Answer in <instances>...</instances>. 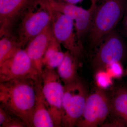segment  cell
<instances>
[{"instance_id": "obj_1", "label": "cell", "mask_w": 127, "mask_h": 127, "mask_svg": "<svg viewBox=\"0 0 127 127\" xmlns=\"http://www.w3.org/2000/svg\"><path fill=\"white\" fill-rule=\"evenodd\" d=\"M36 81L31 79H16L0 83V106L20 118L27 127H32Z\"/></svg>"}, {"instance_id": "obj_2", "label": "cell", "mask_w": 127, "mask_h": 127, "mask_svg": "<svg viewBox=\"0 0 127 127\" xmlns=\"http://www.w3.org/2000/svg\"><path fill=\"white\" fill-rule=\"evenodd\" d=\"M126 0H103L98 5L90 31L92 47L96 48L107 34L114 31L123 17Z\"/></svg>"}, {"instance_id": "obj_3", "label": "cell", "mask_w": 127, "mask_h": 127, "mask_svg": "<svg viewBox=\"0 0 127 127\" xmlns=\"http://www.w3.org/2000/svg\"><path fill=\"white\" fill-rule=\"evenodd\" d=\"M52 20L51 8L40 0H35L22 17L17 29L15 36L21 47L50 26Z\"/></svg>"}, {"instance_id": "obj_4", "label": "cell", "mask_w": 127, "mask_h": 127, "mask_svg": "<svg viewBox=\"0 0 127 127\" xmlns=\"http://www.w3.org/2000/svg\"><path fill=\"white\" fill-rule=\"evenodd\" d=\"M88 96L86 87L79 79L64 85L62 127L77 126L82 116Z\"/></svg>"}, {"instance_id": "obj_5", "label": "cell", "mask_w": 127, "mask_h": 127, "mask_svg": "<svg viewBox=\"0 0 127 127\" xmlns=\"http://www.w3.org/2000/svg\"><path fill=\"white\" fill-rule=\"evenodd\" d=\"M41 77L42 93L55 127H62L64 85L55 69L44 67Z\"/></svg>"}, {"instance_id": "obj_6", "label": "cell", "mask_w": 127, "mask_h": 127, "mask_svg": "<svg viewBox=\"0 0 127 127\" xmlns=\"http://www.w3.org/2000/svg\"><path fill=\"white\" fill-rule=\"evenodd\" d=\"M51 9V27L53 36L61 45L78 60L82 56L83 47L74 32V21L67 16Z\"/></svg>"}, {"instance_id": "obj_7", "label": "cell", "mask_w": 127, "mask_h": 127, "mask_svg": "<svg viewBox=\"0 0 127 127\" xmlns=\"http://www.w3.org/2000/svg\"><path fill=\"white\" fill-rule=\"evenodd\" d=\"M25 49L20 48L11 58L0 65V83L16 79L41 78Z\"/></svg>"}, {"instance_id": "obj_8", "label": "cell", "mask_w": 127, "mask_h": 127, "mask_svg": "<svg viewBox=\"0 0 127 127\" xmlns=\"http://www.w3.org/2000/svg\"><path fill=\"white\" fill-rule=\"evenodd\" d=\"M111 111L110 100L98 89L88 97L83 114L77 127H96L102 124Z\"/></svg>"}, {"instance_id": "obj_9", "label": "cell", "mask_w": 127, "mask_h": 127, "mask_svg": "<svg viewBox=\"0 0 127 127\" xmlns=\"http://www.w3.org/2000/svg\"><path fill=\"white\" fill-rule=\"evenodd\" d=\"M96 48L92 64L97 71L103 70L112 63L120 62L125 56L124 43L114 30L104 37Z\"/></svg>"}, {"instance_id": "obj_10", "label": "cell", "mask_w": 127, "mask_h": 127, "mask_svg": "<svg viewBox=\"0 0 127 127\" xmlns=\"http://www.w3.org/2000/svg\"><path fill=\"white\" fill-rule=\"evenodd\" d=\"M35 0H0V36L13 34L16 24Z\"/></svg>"}, {"instance_id": "obj_11", "label": "cell", "mask_w": 127, "mask_h": 127, "mask_svg": "<svg viewBox=\"0 0 127 127\" xmlns=\"http://www.w3.org/2000/svg\"><path fill=\"white\" fill-rule=\"evenodd\" d=\"M53 36L51 25L30 41L25 49L40 77L44 68L43 57Z\"/></svg>"}, {"instance_id": "obj_12", "label": "cell", "mask_w": 127, "mask_h": 127, "mask_svg": "<svg viewBox=\"0 0 127 127\" xmlns=\"http://www.w3.org/2000/svg\"><path fill=\"white\" fill-rule=\"evenodd\" d=\"M35 83L36 100L32 118V127H55L42 93L41 77Z\"/></svg>"}, {"instance_id": "obj_13", "label": "cell", "mask_w": 127, "mask_h": 127, "mask_svg": "<svg viewBox=\"0 0 127 127\" xmlns=\"http://www.w3.org/2000/svg\"><path fill=\"white\" fill-rule=\"evenodd\" d=\"M110 112L120 127H127V89L120 88L110 100Z\"/></svg>"}, {"instance_id": "obj_14", "label": "cell", "mask_w": 127, "mask_h": 127, "mask_svg": "<svg viewBox=\"0 0 127 127\" xmlns=\"http://www.w3.org/2000/svg\"><path fill=\"white\" fill-rule=\"evenodd\" d=\"M78 60L68 51L65 52L63 61L57 67V73L64 84H70L78 79L77 69Z\"/></svg>"}, {"instance_id": "obj_15", "label": "cell", "mask_w": 127, "mask_h": 127, "mask_svg": "<svg viewBox=\"0 0 127 127\" xmlns=\"http://www.w3.org/2000/svg\"><path fill=\"white\" fill-rule=\"evenodd\" d=\"M91 6L85 9L79 19L74 22L75 32L79 42L82 45L83 39L91 29L98 2L100 0H91Z\"/></svg>"}, {"instance_id": "obj_16", "label": "cell", "mask_w": 127, "mask_h": 127, "mask_svg": "<svg viewBox=\"0 0 127 127\" xmlns=\"http://www.w3.org/2000/svg\"><path fill=\"white\" fill-rule=\"evenodd\" d=\"M64 56L65 52L62 51L61 44L53 35L43 57V66L50 69L57 68L63 61Z\"/></svg>"}, {"instance_id": "obj_17", "label": "cell", "mask_w": 127, "mask_h": 127, "mask_svg": "<svg viewBox=\"0 0 127 127\" xmlns=\"http://www.w3.org/2000/svg\"><path fill=\"white\" fill-rule=\"evenodd\" d=\"M22 48L13 34L5 35L0 40V65L11 58Z\"/></svg>"}, {"instance_id": "obj_18", "label": "cell", "mask_w": 127, "mask_h": 127, "mask_svg": "<svg viewBox=\"0 0 127 127\" xmlns=\"http://www.w3.org/2000/svg\"><path fill=\"white\" fill-rule=\"evenodd\" d=\"M111 76L106 71L103 70L97 71L95 76V79L98 86L101 88L106 89L109 87L112 83Z\"/></svg>"}, {"instance_id": "obj_19", "label": "cell", "mask_w": 127, "mask_h": 127, "mask_svg": "<svg viewBox=\"0 0 127 127\" xmlns=\"http://www.w3.org/2000/svg\"><path fill=\"white\" fill-rule=\"evenodd\" d=\"M106 68L107 72L112 78H120L123 75V68L120 62L111 63L108 65Z\"/></svg>"}, {"instance_id": "obj_20", "label": "cell", "mask_w": 127, "mask_h": 127, "mask_svg": "<svg viewBox=\"0 0 127 127\" xmlns=\"http://www.w3.org/2000/svg\"><path fill=\"white\" fill-rule=\"evenodd\" d=\"M15 116L0 106V127H6Z\"/></svg>"}, {"instance_id": "obj_21", "label": "cell", "mask_w": 127, "mask_h": 127, "mask_svg": "<svg viewBox=\"0 0 127 127\" xmlns=\"http://www.w3.org/2000/svg\"><path fill=\"white\" fill-rule=\"evenodd\" d=\"M57 0L68 3V4L75 5L78 3L81 2L84 0Z\"/></svg>"}, {"instance_id": "obj_22", "label": "cell", "mask_w": 127, "mask_h": 127, "mask_svg": "<svg viewBox=\"0 0 127 127\" xmlns=\"http://www.w3.org/2000/svg\"><path fill=\"white\" fill-rule=\"evenodd\" d=\"M123 23L124 27L127 31V5L123 16Z\"/></svg>"}]
</instances>
